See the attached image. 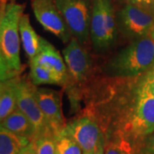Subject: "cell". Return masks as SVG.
Wrapping results in <instances>:
<instances>
[{
    "instance_id": "3957f363",
    "label": "cell",
    "mask_w": 154,
    "mask_h": 154,
    "mask_svg": "<svg viewBox=\"0 0 154 154\" xmlns=\"http://www.w3.org/2000/svg\"><path fill=\"white\" fill-rule=\"evenodd\" d=\"M68 72L70 77V85L68 92L73 108H79L82 93L77 85H83V89L91 81L93 75V61L88 51L75 37L70 39L63 51Z\"/></svg>"
},
{
    "instance_id": "484cf974",
    "label": "cell",
    "mask_w": 154,
    "mask_h": 154,
    "mask_svg": "<svg viewBox=\"0 0 154 154\" xmlns=\"http://www.w3.org/2000/svg\"><path fill=\"white\" fill-rule=\"evenodd\" d=\"M128 1H129V2H133V3L134 2V0H128Z\"/></svg>"
},
{
    "instance_id": "9a60e30c",
    "label": "cell",
    "mask_w": 154,
    "mask_h": 154,
    "mask_svg": "<svg viewBox=\"0 0 154 154\" xmlns=\"http://www.w3.org/2000/svg\"><path fill=\"white\" fill-rule=\"evenodd\" d=\"M29 78L35 86L41 84H56L63 86L64 88L68 86V81L54 70L33 63H29Z\"/></svg>"
},
{
    "instance_id": "7a4b0ae2",
    "label": "cell",
    "mask_w": 154,
    "mask_h": 154,
    "mask_svg": "<svg viewBox=\"0 0 154 154\" xmlns=\"http://www.w3.org/2000/svg\"><path fill=\"white\" fill-rule=\"evenodd\" d=\"M154 66V41L150 35L131 40L105 65L106 76L132 78Z\"/></svg>"
},
{
    "instance_id": "cb8c5ba5",
    "label": "cell",
    "mask_w": 154,
    "mask_h": 154,
    "mask_svg": "<svg viewBox=\"0 0 154 154\" xmlns=\"http://www.w3.org/2000/svg\"><path fill=\"white\" fill-rule=\"evenodd\" d=\"M134 3H144V4H152L154 3V0H134Z\"/></svg>"
},
{
    "instance_id": "603a6c76",
    "label": "cell",
    "mask_w": 154,
    "mask_h": 154,
    "mask_svg": "<svg viewBox=\"0 0 154 154\" xmlns=\"http://www.w3.org/2000/svg\"><path fill=\"white\" fill-rule=\"evenodd\" d=\"M105 153V138L104 135H102L100 140H99V144H98V146L97 149L95 151L94 154H104Z\"/></svg>"
},
{
    "instance_id": "277c9868",
    "label": "cell",
    "mask_w": 154,
    "mask_h": 154,
    "mask_svg": "<svg viewBox=\"0 0 154 154\" xmlns=\"http://www.w3.org/2000/svg\"><path fill=\"white\" fill-rule=\"evenodd\" d=\"M117 22L111 0H92L90 39L96 51H105L115 42Z\"/></svg>"
},
{
    "instance_id": "d6986e66",
    "label": "cell",
    "mask_w": 154,
    "mask_h": 154,
    "mask_svg": "<svg viewBox=\"0 0 154 154\" xmlns=\"http://www.w3.org/2000/svg\"><path fill=\"white\" fill-rule=\"evenodd\" d=\"M57 154H83L82 149L71 137L61 134L57 138Z\"/></svg>"
},
{
    "instance_id": "d4e9b609",
    "label": "cell",
    "mask_w": 154,
    "mask_h": 154,
    "mask_svg": "<svg viewBox=\"0 0 154 154\" xmlns=\"http://www.w3.org/2000/svg\"><path fill=\"white\" fill-rule=\"evenodd\" d=\"M150 36L152 37V38L153 39V41H154V28L152 30V32H151V33H150Z\"/></svg>"
},
{
    "instance_id": "f1b7e54d",
    "label": "cell",
    "mask_w": 154,
    "mask_h": 154,
    "mask_svg": "<svg viewBox=\"0 0 154 154\" xmlns=\"http://www.w3.org/2000/svg\"></svg>"
},
{
    "instance_id": "ac0fdd59",
    "label": "cell",
    "mask_w": 154,
    "mask_h": 154,
    "mask_svg": "<svg viewBox=\"0 0 154 154\" xmlns=\"http://www.w3.org/2000/svg\"><path fill=\"white\" fill-rule=\"evenodd\" d=\"M33 141L36 154H57V138L51 133L42 134Z\"/></svg>"
},
{
    "instance_id": "5bb4252c",
    "label": "cell",
    "mask_w": 154,
    "mask_h": 154,
    "mask_svg": "<svg viewBox=\"0 0 154 154\" xmlns=\"http://www.w3.org/2000/svg\"><path fill=\"white\" fill-rule=\"evenodd\" d=\"M17 77L6 81H0V122L17 108Z\"/></svg>"
},
{
    "instance_id": "30bf717a",
    "label": "cell",
    "mask_w": 154,
    "mask_h": 154,
    "mask_svg": "<svg viewBox=\"0 0 154 154\" xmlns=\"http://www.w3.org/2000/svg\"><path fill=\"white\" fill-rule=\"evenodd\" d=\"M36 99L52 134L57 138L66 126L62 113L61 99L57 92L48 88L35 90Z\"/></svg>"
},
{
    "instance_id": "44dd1931",
    "label": "cell",
    "mask_w": 154,
    "mask_h": 154,
    "mask_svg": "<svg viewBox=\"0 0 154 154\" xmlns=\"http://www.w3.org/2000/svg\"><path fill=\"white\" fill-rule=\"evenodd\" d=\"M140 82L144 89L154 98V66L140 76Z\"/></svg>"
},
{
    "instance_id": "4fadbf2b",
    "label": "cell",
    "mask_w": 154,
    "mask_h": 154,
    "mask_svg": "<svg viewBox=\"0 0 154 154\" xmlns=\"http://www.w3.org/2000/svg\"><path fill=\"white\" fill-rule=\"evenodd\" d=\"M0 124L16 134L28 138L30 141H33L36 138V131L33 123L18 108L0 122Z\"/></svg>"
},
{
    "instance_id": "6da1fadb",
    "label": "cell",
    "mask_w": 154,
    "mask_h": 154,
    "mask_svg": "<svg viewBox=\"0 0 154 154\" xmlns=\"http://www.w3.org/2000/svg\"><path fill=\"white\" fill-rule=\"evenodd\" d=\"M25 5L0 1V81L19 76L23 71L20 58L19 22Z\"/></svg>"
},
{
    "instance_id": "8992f818",
    "label": "cell",
    "mask_w": 154,
    "mask_h": 154,
    "mask_svg": "<svg viewBox=\"0 0 154 154\" xmlns=\"http://www.w3.org/2000/svg\"><path fill=\"white\" fill-rule=\"evenodd\" d=\"M36 86L29 77L18 76L17 79V108L22 111L33 123L36 131V138L51 133L38 104L35 94ZM35 138V139H36ZM34 139V140H35Z\"/></svg>"
},
{
    "instance_id": "2e32d148",
    "label": "cell",
    "mask_w": 154,
    "mask_h": 154,
    "mask_svg": "<svg viewBox=\"0 0 154 154\" xmlns=\"http://www.w3.org/2000/svg\"><path fill=\"white\" fill-rule=\"evenodd\" d=\"M31 141L0 124V154H18Z\"/></svg>"
},
{
    "instance_id": "ffe728a7",
    "label": "cell",
    "mask_w": 154,
    "mask_h": 154,
    "mask_svg": "<svg viewBox=\"0 0 154 154\" xmlns=\"http://www.w3.org/2000/svg\"><path fill=\"white\" fill-rule=\"evenodd\" d=\"M135 154H154V132L136 142Z\"/></svg>"
},
{
    "instance_id": "9c48e42d",
    "label": "cell",
    "mask_w": 154,
    "mask_h": 154,
    "mask_svg": "<svg viewBox=\"0 0 154 154\" xmlns=\"http://www.w3.org/2000/svg\"><path fill=\"white\" fill-rule=\"evenodd\" d=\"M31 5L34 16L45 30L56 35L64 43H69L73 38L71 31L55 0H32Z\"/></svg>"
},
{
    "instance_id": "7c38bea8",
    "label": "cell",
    "mask_w": 154,
    "mask_h": 154,
    "mask_svg": "<svg viewBox=\"0 0 154 154\" xmlns=\"http://www.w3.org/2000/svg\"><path fill=\"white\" fill-rule=\"evenodd\" d=\"M19 32L22 46L29 62L33 61L42 48V38L38 36L30 23L29 16L22 14L19 22Z\"/></svg>"
},
{
    "instance_id": "7402d4cb",
    "label": "cell",
    "mask_w": 154,
    "mask_h": 154,
    "mask_svg": "<svg viewBox=\"0 0 154 154\" xmlns=\"http://www.w3.org/2000/svg\"><path fill=\"white\" fill-rule=\"evenodd\" d=\"M18 154H36L35 145L33 141H31L27 146H25Z\"/></svg>"
},
{
    "instance_id": "5b68a950",
    "label": "cell",
    "mask_w": 154,
    "mask_h": 154,
    "mask_svg": "<svg viewBox=\"0 0 154 154\" xmlns=\"http://www.w3.org/2000/svg\"><path fill=\"white\" fill-rule=\"evenodd\" d=\"M117 28L129 40L150 35L154 28V3L127 4L116 17Z\"/></svg>"
},
{
    "instance_id": "83f0119b",
    "label": "cell",
    "mask_w": 154,
    "mask_h": 154,
    "mask_svg": "<svg viewBox=\"0 0 154 154\" xmlns=\"http://www.w3.org/2000/svg\"><path fill=\"white\" fill-rule=\"evenodd\" d=\"M7 1H14V0H7Z\"/></svg>"
},
{
    "instance_id": "4316f807",
    "label": "cell",
    "mask_w": 154,
    "mask_h": 154,
    "mask_svg": "<svg viewBox=\"0 0 154 154\" xmlns=\"http://www.w3.org/2000/svg\"><path fill=\"white\" fill-rule=\"evenodd\" d=\"M0 1H7V0H0Z\"/></svg>"
},
{
    "instance_id": "8fae6325",
    "label": "cell",
    "mask_w": 154,
    "mask_h": 154,
    "mask_svg": "<svg viewBox=\"0 0 154 154\" xmlns=\"http://www.w3.org/2000/svg\"><path fill=\"white\" fill-rule=\"evenodd\" d=\"M37 63V64L49 68L51 69L54 70L68 81L67 87L69 86L70 77L69 75L65 62L63 61L58 51L45 38H42L41 51L33 61L29 62V63Z\"/></svg>"
},
{
    "instance_id": "52a82bcc",
    "label": "cell",
    "mask_w": 154,
    "mask_h": 154,
    "mask_svg": "<svg viewBox=\"0 0 154 154\" xmlns=\"http://www.w3.org/2000/svg\"><path fill=\"white\" fill-rule=\"evenodd\" d=\"M73 37L84 45L90 38L91 11L88 0H55Z\"/></svg>"
},
{
    "instance_id": "ba28073f",
    "label": "cell",
    "mask_w": 154,
    "mask_h": 154,
    "mask_svg": "<svg viewBox=\"0 0 154 154\" xmlns=\"http://www.w3.org/2000/svg\"><path fill=\"white\" fill-rule=\"evenodd\" d=\"M62 134L71 137L82 149L83 154H94L103 134L98 122L88 113L66 124Z\"/></svg>"
},
{
    "instance_id": "e0dca14e",
    "label": "cell",
    "mask_w": 154,
    "mask_h": 154,
    "mask_svg": "<svg viewBox=\"0 0 154 154\" xmlns=\"http://www.w3.org/2000/svg\"><path fill=\"white\" fill-rule=\"evenodd\" d=\"M104 154H135V143L122 134L105 139Z\"/></svg>"
}]
</instances>
